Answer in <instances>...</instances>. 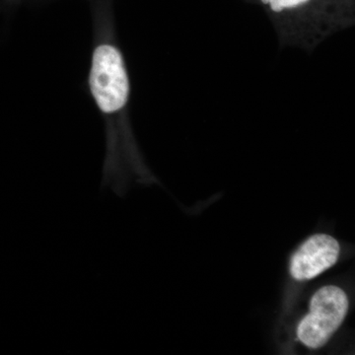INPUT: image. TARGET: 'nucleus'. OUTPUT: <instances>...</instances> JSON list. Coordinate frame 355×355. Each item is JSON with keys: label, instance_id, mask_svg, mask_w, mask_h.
Returning <instances> with one entry per match:
<instances>
[{"label": "nucleus", "instance_id": "1", "mask_svg": "<svg viewBox=\"0 0 355 355\" xmlns=\"http://www.w3.org/2000/svg\"><path fill=\"white\" fill-rule=\"evenodd\" d=\"M88 89L105 121L107 154L105 177L113 183L121 164V119L130 101V77L112 21L98 16L88 74Z\"/></svg>", "mask_w": 355, "mask_h": 355}, {"label": "nucleus", "instance_id": "2", "mask_svg": "<svg viewBox=\"0 0 355 355\" xmlns=\"http://www.w3.org/2000/svg\"><path fill=\"white\" fill-rule=\"evenodd\" d=\"M349 307V298L342 288L322 287L311 298L309 313L298 324V340L309 349L323 347L342 326Z\"/></svg>", "mask_w": 355, "mask_h": 355}, {"label": "nucleus", "instance_id": "3", "mask_svg": "<svg viewBox=\"0 0 355 355\" xmlns=\"http://www.w3.org/2000/svg\"><path fill=\"white\" fill-rule=\"evenodd\" d=\"M340 252V244L331 236H311L292 256L289 266L291 277L298 282L319 277L336 265Z\"/></svg>", "mask_w": 355, "mask_h": 355}, {"label": "nucleus", "instance_id": "4", "mask_svg": "<svg viewBox=\"0 0 355 355\" xmlns=\"http://www.w3.org/2000/svg\"><path fill=\"white\" fill-rule=\"evenodd\" d=\"M265 4H270L273 11L280 12L286 8H293V7L302 6L309 0H261Z\"/></svg>", "mask_w": 355, "mask_h": 355}, {"label": "nucleus", "instance_id": "5", "mask_svg": "<svg viewBox=\"0 0 355 355\" xmlns=\"http://www.w3.org/2000/svg\"><path fill=\"white\" fill-rule=\"evenodd\" d=\"M11 1H15V0H11Z\"/></svg>", "mask_w": 355, "mask_h": 355}]
</instances>
